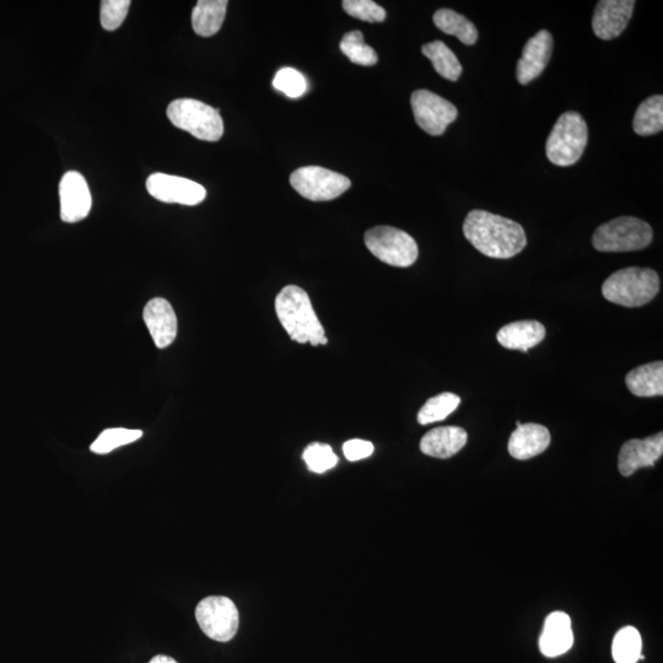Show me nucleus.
<instances>
[{
    "instance_id": "f257e3e1",
    "label": "nucleus",
    "mask_w": 663,
    "mask_h": 663,
    "mask_svg": "<svg viewBox=\"0 0 663 663\" xmlns=\"http://www.w3.org/2000/svg\"><path fill=\"white\" fill-rule=\"evenodd\" d=\"M463 233L474 249L498 260L519 255L527 245L525 230L519 223L485 210L468 213Z\"/></svg>"
},
{
    "instance_id": "f03ea898",
    "label": "nucleus",
    "mask_w": 663,
    "mask_h": 663,
    "mask_svg": "<svg viewBox=\"0 0 663 663\" xmlns=\"http://www.w3.org/2000/svg\"><path fill=\"white\" fill-rule=\"evenodd\" d=\"M276 312L280 325L293 341L311 346H326L325 328L316 315L309 294L296 285L280 290L276 299Z\"/></svg>"
},
{
    "instance_id": "7ed1b4c3",
    "label": "nucleus",
    "mask_w": 663,
    "mask_h": 663,
    "mask_svg": "<svg viewBox=\"0 0 663 663\" xmlns=\"http://www.w3.org/2000/svg\"><path fill=\"white\" fill-rule=\"evenodd\" d=\"M660 291V278L654 269L629 267L614 272L602 285L609 303L640 307L649 304Z\"/></svg>"
},
{
    "instance_id": "20e7f679",
    "label": "nucleus",
    "mask_w": 663,
    "mask_h": 663,
    "mask_svg": "<svg viewBox=\"0 0 663 663\" xmlns=\"http://www.w3.org/2000/svg\"><path fill=\"white\" fill-rule=\"evenodd\" d=\"M589 142V128L578 112L563 113L547 139V158L552 164L568 167L578 163Z\"/></svg>"
},
{
    "instance_id": "39448f33",
    "label": "nucleus",
    "mask_w": 663,
    "mask_h": 663,
    "mask_svg": "<svg viewBox=\"0 0 663 663\" xmlns=\"http://www.w3.org/2000/svg\"><path fill=\"white\" fill-rule=\"evenodd\" d=\"M172 125L204 142H218L224 134V122L219 110L192 99L172 101L167 107Z\"/></svg>"
},
{
    "instance_id": "423d86ee",
    "label": "nucleus",
    "mask_w": 663,
    "mask_h": 663,
    "mask_svg": "<svg viewBox=\"0 0 663 663\" xmlns=\"http://www.w3.org/2000/svg\"><path fill=\"white\" fill-rule=\"evenodd\" d=\"M652 236V228L646 221L621 217L598 226L592 245L600 252L639 251L651 244Z\"/></svg>"
},
{
    "instance_id": "0eeeda50",
    "label": "nucleus",
    "mask_w": 663,
    "mask_h": 663,
    "mask_svg": "<svg viewBox=\"0 0 663 663\" xmlns=\"http://www.w3.org/2000/svg\"><path fill=\"white\" fill-rule=\"evenodd\" d=\"M364 240L377 260L390 266L407 268L418 260L417 242L406 231L392 226H376L366 231Z\"/></svg>"
},
{
    "instance_id": "6e6552de",
    "label": "nucleus",
    "mask_w": 663,
    "mask_h": 663,
    "mask_svg": "<svg viewBox=\"0 0 663 663\" xmlns=\"http://www.w3.org/2000/svg\"><path fill=\"white\" fill-rule=\"evenodd\" d=\"M290 185L309 201L327 202L342 196L352 186L348 177L321 166H305L293 172Z\"/></svg>"
},
{
    "instance_id": "1a4fd4ad",
    "label": "nucleus",
    "mask_w": 663,
    "mask_h": 663,
    "mask_svg": "<svg viewBox=\"0 0 663 663\" xmlns=\"http://www.w3.org/2000/svg\"><path fill=\"white\" fill-rule=\"evenodd\" d=\"M196 619L202 632L219 643L233 639L240 623L235 603L223 596H210L199 602Z\"/></svg>"
},
{
    "instance_id": "9d476101",
    "label": "nucleus",
    "mask_w": 663,
    "mask_h": 663,
    "mask_svg": "<svg viewBox=\"0 0 663 663\" xmlns=\"http://www.w3.org/2000/svg\"><path fill=\"white\" fill-rule=\"evenodd\" d=\"M411 105L417 125L434 137L442 136L458 115L454 104L429 90L414 91Z\"/></svg>"
},
{
    "instance_id": "9b49d317",
    "label": "nucleus",
    "mask_w": 663,
    "mask_h": 663,
    "mask_svg": "<svg viewBox=\"0 0 663 663\" xmlns=\"http://www.w3.org/2000/svg\"><path fill=\"white\" fill-rule=\"evenodd\" d=\"M150 196L164 203H177L182 206H197L207 197L206 188L199 183L179 176L153 174L147 181Z\"/></svg>"
},
{
    "instance_id": "f8f14e48",
    "label": "nucleus",
    "mask_w": 663,
    "mask_h": 663,
    "mask_svg": "<svg viewBox=\"0 0 663 663\" xmlns=\"http://www.w3.org/2000/svg\"><path fill=\"white\" fill-rule=\"evenodd\" d=\"M61 198V218L66 223H78L88 217L91 204V193L83 175L77 171H69L59 183Z\"/></svg>"
},
{
    "instance_id": "ddd939ff",
    "label": "nucleus",
    "mask_w": 663,
    "mask_h": 663,
    "mask_svg": "<svg viewBox=\"0 0 663 663\" xmlns=\"http://www.w3.org/2000/svg\"><path fill=\"white\" fill-rule=\"evenodd\" d=\"M635 8L634 0H601L597 3L592 29L598 39H616L627 29Z\"/></svg>"
},
{
    "instance_id": "4468645a",
    "label": "nucleus",
    "mask_w": 663,
    "mask_h": 663,
    "mask_svg": "<svg viewBox=\"0 0 663 663\" xmlns=\"http://www.w3.org/2000/svg\"><path fill=\"white\" fill-rule=\"evenodd\" d=\"M663 454V434L625 442L618 456V470L629 477L643 467H654Z\"/></svg>"
},
{
    "instance_id": "2eb2a0df",
    "label": "nucleus",
    "mask_w": 663,
    "mask_h": 663,
    "mask_svg": "<svg viewBox=\"0 0 663 663\" xmlns=\"http://www.w3.org/2000/svg\"><path fill=\"white\" fill-rule=\"evenodd\" d=\"M553 52V36L551 32L542 30L528 40L519 63H517L516 77L519 83L527 85L543 73L551 61Z\"/></svg>"
},
{
    "instance_id": "dca6fc26",
    "label": "nucleus",
    "mask_w": 663,
    "mask_h": 663,
    "mask_svg": "<svg viewBox=\"0 0 663 663\" xmlns=\"http://www.w3.org/2000/svg\"><path fill=\"white\" fill-rule=\"evenodd\" d=\"M144 321L155 346L165 349L177 336V317L169 301L161 298L150 300L144 309Z\"/></svg>"
},
{
    "instance_id": "f3484780",
    "label": "nucleus",
    "mask_w": 663,
    "mask_h": 663,
    "mask_svg": "<svg viewBox=\"0 0 663 663\" xmlns=\"http://www.w3.org/2000/svg\"><path fill=\"white\" fill-rule=\"evenodd\" d=\"M574 644L571 619L567 613L554 612L549 614L544 623L541 638H539V650L546 657H558L564 655Z\"/></svg>"
},
{
    "instance_id": "a211bd4d",
    "label": "nucleus",
    "mask_w": 663,
    "mask_h": 663,
    "mask_svg": "<svg viewBox=\"0 0 663 663\" xmlns=\"http://www.w3.org/2000/svg\"><path fill=\"white\" fill-rule=\"evenodd\" d=\"M551 445V433L543 425L528 423L511 434L509 440V454L516 460H530V458L543 454Z\"/></svg>"
},
{
    "instance_id": "6ab92c4d",
    "label": "nucleus",
    "mask_w": 663,
    "mask_h": 663,
    "mask_svg": "<svg viewBox=\"0 0 663 663\" xmlns=\"http://www.w3.org/2000/svg\"><path fill=\"white\" fill-rule=\"evenodd\" d=\"M468 435L465 429L458 427H442L430 430L420 441V450L424 455L442 458H450L460 452L466 446Z\"/></svg>"
},
{
    "instance_id": "aec40b11",
    "label": "nucleus",
    "mask_w": 663,
    "mask_h": 663,
    "mask_svg": "<svg viewBox=\"0 0 663 663\" xmlns=\"http://www.w3.org/2000/svg\"><path fill=\"white\" fill-rule=\"evenodd\" d=\"M546 337V328L538 321H516L504 326L497 334L501 347L510 350L535 348Z\"/></svg>"
},
{
    "instance_id": "412c9836",
    "label": "nucleus",
    "mask_w": 663,
    "mask_h": 663,
    "mask_svg": "<svg viewBox=\"0 0 663 663\" xmlns=\"http://www.w3.org/2000/svg\"><path fill=\"white\" fill-rule=\"evenodd\" d=\"M625 384L633 395L638 397H659L663 395V363L639 366L625 377Z\"/></svg>"
},
{
    "instance_id": "4be33fe9",
    "label": "nucleus",
    "mask_w": 663,
    "mask_h": 663,
    "mask_svg": "<svg viewBox=\"0 0 663 663\" xmlns=\"http://www.w3.org/2000/svg\"><path fill=\"white\" fill-rule=\"evenodd\" d=\"M228 4L226 0H199L192 13L194 32L202 37L217 34L223 26Z\"/></svg>"
},
{
    "instance_id": "5701e85b",
    "label": "nucleus",
    "mask_w": 663,
    "mask_h": 663,
    "mask_svg": "<svg viewBox=\"0 0 663 663\" xmlns=\"http://www.w3.org/2000/svg\"><path fill=\"white\" fill-rule=\"evenodd\" d=\"M436 28L446 35L457 37L463 45L473 46L478 41V30L466 16L451 9H440L434 14Z\"/></svg>"
},
{
    "instance_id": "b1692460",
    "label": "nucleus",
    "mask_w": 663,
    "mask_h": 663,
    "mask_svg": "<svg viewBox=\"0 0 663 663\" xmlns=\"http://www.w3.org/2000/svg\"><path fill=\"white\" fill-rule=\"evenodd\" d=\"M634 132L641 137L654 136L663 129V97L655 95L646 99L636 110Z\"/></svg>"
},
{
    "instance_id": "393cba45",
    "label": "nucleus",
    "mask_w": 663,
    "mask_h": 663,
    "mask_svg": "<svg viewBox=\"0 0 663 663\" xmlns=\"http://www.w3.org/2000/svg\"><path fill=\"white\" fill-rule=\"evenodd\" d=\"M423 55L430 59L433 66L442 78L457 82L462 74V64L455 53L442 41L427 43L422 47Z\"/></svg>"
},
{
    "instance_id": "a878e982",
    "label": "nucleus",
    "mask_w": 663,
    "mask_h": 663,
    "mask_svg": "<svg viewBox=\"0 0 663 663\" xmlns=\"http://www.w3.org/2000/svg\"><path fill=\"white\" fill-rule=\"evenodd\" d=\"M461 398L455 393L444 392L431 397L418 413V423L428 425L442 422L460 406Z\"/></svg>"
},
{
    "instance_id": "bb28decb",
    "label": "nucleus",
    "mask_w": 663,
    "mask_h": 663,
    "mask_svg": "<svg viewBox=\"0 0 663 663\" xmlns=\"http://www.w3.org/2000/svg\"><path fill=\"white\" fill-rule=\"evenodd\" d=\"M641 635L634 627H625L614 636L612 655L616 663H636L641 655Z\"/></svg>"
},
{
    "instance_id": "cd10ccee",
    "label": "nucleus",
    "mask_w": 663,
    "mask_h": 663,
    "mask_svg": "<svg viewBox=\"0 0 663 663\" xmlns=\"http://www.w3.org/2000/svg\"><path fill=\"white\" fill-rule=\"evenodd\" d=\"M339 47H341L344 56L348 57L350 62L358 64V66L371 67L379 61L374 48L366 45L363 32H348L343 37Z\"/></svg>"
},
{
    "instance_id": "c85d7f7f",
    "label": "nucleus",
    "mask_w": 663,
    "mask_h": 663,
    "mask_svg": "<svg viewBox=\"0 0 663 663\" xmlns=\"http://www.w3.org/2000/svg\"><path fill=\"white\" fill-rule=\"evenodd\" d=\"M142 436V430L125 428L107 429L102 431L99 438L90 446V450L97 455L110 454L111 451L118 449V447L132 444V442L139 440Z\"/></svg>"
},
{
    "instance_id": "c756f323",
    "label": "nucleus",
    "mask_w": 663,
    "mask_h": 663,
    "mask_svg": "<svg viewBox=\"0 0 663 663\" xmlns=\"http://www.w3.org/2000/svg\"><path fill=\"white\" fill-rule=\"evenodd\" d=\"M303 458L309 470L318 474L332 470L338 463V457L332 447L320 442L307 446Z\"/></svg>"
},
{
    "instance_id": "7c9ffc66",
    "label": "nucleus",
    "mask_w": 663,
    "mask_h": 663,
    "mask_svg": "<svg viewBox=\"0 0 663 663\" xmlns=\"http://www.w3.org/2000/svg\"><path fill=\"white\" fill-rule=\"evenodd\" d=\"M273 86L280 93L291 97V99H298L307 90V82L304 75L294 68L280 69L276 78L273 80Z\"/></svg>"
},
{
    "instance_id": "2f4dec72",
    "label": "nucleus",
    "mask_w": 663,
    "mask_h": 663,
    "mask_svg": "<svg viewBox=\"0 0 663 663\" xmlns=\"http://www.w3.org/2000/svg\"><path fill=\"white\" fill-rule=\"evenodd\" d=\"M342 5L348 15L366 23H382L386 19V10L371 0H344Z\"/></svg>"
},
{
    "instance_id": "473e14b6",
    "label": "nucleus",
    "mask_w": 663,
    "mask_h": 663,
    "mask_svg": "<svg viewBox=\"0 0 663 663\" xmlns=\"http://www.w3.org/2000/svg\"><path fill=\"white\" fill-rule=\"evenodd\" d=\"M129 0H105L101 3V25L107 31H115L122 25L131 7Z\"/></svg>"
},
{
    "instance_id": "72a5a7b5",
    "label": "nucleus",
    "mask_w": 663,
    "mask_h": 663,
    "mask_svg": "<svg viewBox=\"0 0 663 663\" xmlns=\"http://www.w3.org/2000/svg\"><path fill=\"white\" fill-rule=\"evenodd\" d=\"M344 456L347 460L357 462L374 454V445L370 441L353 439L343 445Z\"/></svg>"
},
{
    "instance_id": "f704fd0d",
    "label": "nucleus",
    "mask_w": 663,
    "mask_h": 663,
    "mask_svg": "<svg viewBox=\"0 0 663 663\" xmlns=\"http://www.w3.org/2000/svg\"><path fill=\"white\" fill-rule=\"evenodd\" d=\"M149 663H179V662L175 661L174 659H171V657L169 656L159 655L155 656L154 659Z\"/></svg>"
},
{
    "instance_id": "c9c22d12",
    "label": "nucleus",
    "mask_w": 663,
    "mask_h": 663,
    "mask_svg": "<svg viewBox=\"0 0 663 663\" xmlns=\"http://www.w3.org/2000/svg\"><path fill=\"white\" fill-rule=\"evenodd\" d=\"M516 425H517V427H520V425H521L520 420H517Z\"/></svg>"
}]
</instances>
